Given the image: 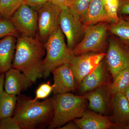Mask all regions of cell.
<instances>
[{
    "label": "cell",
    "instance_id": "52a82bcc",
    "mask_svg": "<svg viewBox=\"0 0 129 129\" xmlns=\"http://www.w3.org/2000/svg\"><path fill=\"white\" fill-rule=\"evenodd\" d=\"M59 24L67 38V47L73 50L83 39L86 26L69 8L62 10Z\"/></svg>",
    "mask_w": 129,
    "mask_h": 129
},
{
    "label": "cell",
    "instance_id": "e0dca14e",
    "mask_svg": "<svg viewBox=\"0 0 129 129\" xmlns=\"http://www.w3.org/2000/svg\"><path fill=\"white\" fill-rule=\"evenodd\" d=\"M17 37L8 35L0 40V74L12 68L14 60Z\"/></svg>",
    "mask_w": 129,
    "mask_h": 129
},
{
    "label": "cell",
    "instance_id": "4316f807",
    "mask_svg": "<svg viewBox=\"0 0 129 129\" xmlns=\"http://www.w3.org/2000/svg\"><path fill=\"white\" fill-rule=\"evenodd\" d=\"M0 129H21L18 123L13 117L0 119Z\"/></svg>",
    "mask_w": 129,
    "mask_h": 129
},
{
    "label": "cell",
    "instance_id": "f1b7e54d",
    "mask_svg": "<svg viewBox=\"0 0 129 129\" xmlns=\"http://www.w3.org/2000/svg\"><path fill=\"white\" fill-rule=\"evenodd\" d=\"M118 15L119 17L129 15V0H120L118 9Z\"/></svg>",
    "mask_w": 129,
    "mask_h": 129
},
{
    "label": "cell",
    "instance_id": "83f0119b",
    "mask_svg": "<svg viewBox=\"0 0 129 129\" xmlns=\"http://www.w3.org/2000/svg\"><path fill=\"white\" fill-rule=\"evenodd\" d=\"M51 1L52 0H24V3L37 11L45 4Z\"/></svg>",
    "mask_w": 129,
    "mask_h": 129
},
{
    "label": "cell",
    "instance_id": "3957f363",
    "mask_svg": "<svg viewBox=\"0 0 129 129\" xmlns=\"http://www.w3.org/2000/svg\"><path fill=\"white\" fill-rule=\"evenodd\" d=\"M52 99L54 113L48 129L58 128L70 121L81 117L86 111L88 100L84 95L67 92L56 94Z\"/></svg>",
    "mask_w": 129,
    "mask_h": 129
},
{
    "label": "cell",
    "instance_id": "cb8c5ba5",
    "mask_svg": "<svg viewBox=\"0 0 129 129\" xmlns=\"http://www.w3.org/2000/svg\"><path fill=\"white\" fill-rule=\"evenodd\" d=\"M120 0H104V4L108 17L112 23H116L120 19L118 9Z\"/></svg>",
    "mask_w": 129,
    "mask_h": 129
},
{
    "label": "cell",
    "instance_id": "d4e9b609",
    "mask_svg": "<svg viewBox=\"0 0 129 129\" xmlns=\"http://www.w3.org/2000/svg\"><path fill=\"white\" fill-rule=\"evenodd\" d=\"M8 35L13 36L17 38L19 36V33L8 19H0V38Z\"/></svg>",
    "mask_w": 129,
    "mask_h": 129
},
{
    "label": "cell",
    "instance_id": "2e32d148",
    "mask_svg": "<svg viewBox=\"0 0 129 129\" xmlns=\"http://www.w3.org/2000/svg\"><path fill=\"white\" fill-rule=\"evenodd\" d=\"M112 109L113 121L117 125V128L124 129L129 124V104L123 93L114 95Z\"/></svg>",
    "mask_w": 129,
    "mask_h": 129
},
{
    "label": "cell",
    "instance_id": "7402d4cb",
    "mask_svg": "<svg viewBox=\"0 0 129 129\" xmlns=\"http://www.w3.org/2000/svg\"><path fill=\"white\" fill-rule=\"evenodd\" d=\"M23 3L24 0H0V14L9 19Z\"/></svg>",
    "mask_w": 129,
    "mask_h": 129
},
{
    "label": "cell",
    "instance_id": "30bf717a",
    "mask_svg": "<svg viewBox=\"0 0 129 129\" xmlns=\"http://www.w3.org/2000/svg\"><path fill=\"white\" fill-rule=\"evenodd\" d=\"M106 55L104 52H90L74 56L69 63L77 85L92 73Z\"/></svg>",
    "mask_w": 129,
    "mask_h": 129
},
{
    "label": "cell",
    "instance_id": "836d02e7",
    "mask_svg": "<svg viewBox=\"0 0 129 129\" xmlns=\"http://www.w3.org/2000/svg\"><path fill=\"white\" fill-rule=\"evenodd\" d=\"M122 17L124 19H125V20H127V21H129V16H124V17H123V16H122Z\"/></svg>",
    "mask_w": 129,
    "mask_h": 129
},
{
    "label": "cell",
    "instance_id": "ffe728a7",
    "mask_svg": "<svg viewBox=\"0 0 129 129\" xmlns=\"http://www.w3.org/2000/svg\"><path fill=\"white\" fill-rule=\"evenodd\" d=\"M113 79L112 83L109 84V93L113 95L123 93L129 86V68L120 71Z\"/></svg>",
    "mask_w": 129,
    "mask_h": 129
},
{
    "label": "cell",
    "instance_id": "44dd1931",
    "mask_svg": "<svg viewBox=\"0 0 129 129\" xmlns=\"http://www.w3.org/2000/svg\"><path fill=\"white\" fill-rule=\"evenodd\" d=\"M17 100V96L10 94L4 91L0 101V119L12 117Z\"/></svg>",
    "mask_w": 129,
    "mask_h": 129
},
{
    "label": "cell",
    "instance_id": "d6a6232c",
    "mask_svg": "<svg viewBox=\"0 0 129 129\" xmlns=\"http://www.w3.org/2000/svg\"><path fill=\"white\" fill-rule=\"evenodd\" d=\"M123 93L125 95L127 98L129 104V86L127 89H125Z\"/></svg>",
    "mask_w": 129,
    "mask_h": 129
},
{
    "label": "cell",
    "instance_id": "277c9868",
    "mask_svg": "<svg viewBox=\"0 0 129 129\" xmlns=\"http://www.w3.org/2000/svg\"><path fill=\"white\" fill-rule=\"evenodd\" d=\"M46 55L44 60V79L50 76L54 69L69 63L75 55L73 50L67 47L63 33L60 27L49 36L44 43Z\"/></svg>",
    "mask_w": 129,
    "mask_h": 129
},
{
    "label": "cell",
    "instance_id": "8fae6325",
    "mask_svg": "<svg viewBox=\"0 0 129 129\" xmlns=\"http://www.w3.org/2000/svg\"><path fill=\"white\" fill-rule=\"evenodd\" d=\"M51 73L53 75V91L55 94L74 91L77 88L78 85L69 63L54 69Z\"/></svg>",
    "mask_w": 129,
    "mask_h": 129
},
{
    "label": "cell",
    "instance_id": "d6986e66",
    "mask_svg": "<svg viewBox=\"0 0 129 129\" xmlns=\"http://www.w3.org/2000/svg\"><path fill=\"white\" fill-rule=\"evenodd\" d=\"M118 22L108 25V31L116 36L123 44L129 47V22L122 17Z\"/></svg>",
    "mask_w": 129,
    "mask_h": 129
},
{
    "label": "cell",
    "instance_id": "ac0fdd59",
    "mask_svg": "<svg viewBox=\"0 0 129 129\" xmlns=\"http://www.w3.org/2000/svg\"><path fill=\"white\" fill-rule=\"evenodd\" d=\"M81 22L85 26L101 22L112 23L107 14L104 0H91L87 11Z\"/></svg>",
    "mask_w": 129,
    "mask_h": 129
},
{
    "label": "cell",
    "instance_id": "f546056e",
    "mask_svg": "<svg viewBox=\"0 0 129 129\" xmlns=\"http://www.w3.org/2000/svg\"><path fill=\"white\" fill-rule=\"evenodd\" d=\"M71 1L72 0H52L51 2L63 10L69 8Z\"/></svg>",
    "mask_w": 129,
    "mask_h": 129
},
{
    "label": "cell",
    "instance_id": "5bb4252c",
    "mask_svg": "<svg viewBox=\"0 0 129 129\" xmlns=\"http://www.w3.org/2000/svg\"><path fill=\"white\" fill-rule=\"evenodd\" d=\"M107 67L105 60H103L92 73L85 77L79 85V91L85 94L107 83Z\"/></svg>",
    "mask_w": 129,
    "mask_h": 129
},
{
    "label": "cell",
    "instance_id": "603a6c76",
    "mask_svg": "<svg viewBox=\"0 0 129 129\" xmlns=\"http://www.w3.org/2000/svg\"><path fill=\"white\" fill-rule=\"evenodd\" d=\"M91 0H72L69 8L81 21L85 16Z\"/></svg>",
    "mask_w": 129,
    "mask_h": 129
},
{
    "label": "cell",
    "instance_id": "9c48e42d",
    "mask_svg": "<svg viewBox=\"0 0 129 129\" xmlns=\"http://www.w3.org/2000/svg\"><path fill=\"white\" fill-rule=\"evenodd\" d=\"M38 19V12L23 3L8 20L21 36L36 37Z\"/></svg>",
    "mask_w": 129,
    "mask_h": 129
},
{
    "label": "cell",
    "instance_id": "6da1fadb",
    "mask_svg": "<svg viewBox=\"0 0 129 129\" xmlns=\"http://www.w3.org/2000/svg\"><path fill=\"white\" fill-rule=\"evenodd\" d=\"M44 44L37 37H17L12 68L21 71L34 83L44 77Z\"/></svg>",
    "mask_w": 129,
    "mask_h": 129
},
{
    "label": "cell",
    "instance_id": "ba28073f",
    "mask_svg": "<svg viewBox=\"0 0 129 129\" xmlns=\"http://www.w3.org/2000/svg\"><path fill=\"white\" fill-rule=\"evenodd\" d=\"M105 57L106 65L113 79L120 71L129 68V47L120 40L110 38Z\"/></svg>",
    "mask_w": 129,
    "mask_h": 129
},
{
    "label": "cell",
    "instance_id": "4fadbf2b",
    "mask_svg": "<svg viewBox=\"0 0 129 129\" xmlns=\"http://www.w3.org/2000/svg\"><path fill=\"white\" fill-rule=\"evenodd\" d=\"M81 129L117 128L112 117H107L93 111H86L80 118L73 120Z\"/></svg>",
    "mask_w": 129,
    "mask_h": 129
},
{
    "label": "cell",
    "instance_id": "9a60e30c",
    "mask_svg": "<svg viewBox=\"0 0 129 129\" xmlns=\"http://www.w3.org/2000/svg\"><path fill=\"white\" fill-rule=\"evenodd\" d=\"M107 83L85 93V96L89 102L88 108L91 111L101 114H106L109 106V96Z\"/></svg>",
    "mask_w": 129,
    "mask_h": 129
},
{
    "label": "cell",
    "instance_id": "484cf974",
    "mask_svg": "<svg viewBox=\"0 0 129 129\" xmlns=\"http://www.w3.org/2000/svg\"><path fill=\"white\" fill-rule=\"evenodd\" d=\"M53 86L51 85L50 81L42 84L38 87L36 91V96L34 101L41 99H45L53 91Z\"/></svg>",
    "mask_w": 129,
    "mask_h": 129
},
{
    "label": "cell",
    "instance_id": "8992f818",
    "mask_svg": "<svg viewBox=\"0 0 129 129\" xmlns=\"http://www.w3.org/2000/svg\"><path fill=\"white\" fill-rule=\"evenodd\" d=\"M61 11V8L52 2L47 3L37 11L38 31L36 37L44 44L59 27Z\"/></svg>",
    "mask_w": 129,
    "mask_h": 129
},
{
    "label": "cell",
    "instance_id": "7a4b0ae2",
    "mask_svg": "<svg viewBox=\"0 0 129 129\" xmlns=\"http://www.w3.org/2000/svg\"><path fill=\"white\" fill-rule=\"evenodd\" d=\"M53 113L52 98H47L41 102L34 101L20 94L17 96L13 117L21 129H41L49 126Z\"/></svg>",
    "mask_w": 129,
    "mask_h": 129
},
{
    "label": "cell",
    "instance_id": "1f68e13d",
    "mask_svg": "<svg viewBox=\"0 0 129 129\" xmlns=\"http://www.w3.org/2000/svg\"><path fill=\"white\" fill-rule=\"evenodd\" d=\"M5 79V74H0V101L4 91V85Z\"/></svg>",
    "mask_w": 129,
    "mask_h": 129
},
{
    "label": "cell",
    "instance_id": "e575fe53",
    "mask_svg": "<svg viewBox=\"0 0 129 129\" xmlns=\"http://www.w3.org/2000/svg\"><path fill=\"white\" fill-rule=\"evenodd\" d=\"M124 129H129V124H128L127 125H126V126H125V127Z\"/></svg>",
    "mask_w": 129,
    "mask_h": 129
},
{
    "label": "cell",
    "instance_id": "7c38bea8",
    "mask_svg": "<svg viewBox=\"0 0 129 129\" xmlns=\"http://www.w3.org/2000/svg\"><path fill=\"white\" fill-rule=\"evenodd\" d=\"M34 83L27 76L16 69L11 68L5 73V91L10 94L18 96L31 87Z\"/></svg>",
    "mask_w": 129,
    "mask_h": 129
},
{
    "label": "cell",
    "instance_id": "4dcf8cb0",
    "mask_svg": "<svg viewBox=\"0 0 129 129\" xmlns=\"http://www.w3.org/2000/svg\"><path fill=\"white\" fill-rule=\"evenodd\" d=\"M58 129H79L78 125L76 124L73 120L70 121L67 123L66 124L64 125L63 126L58 128Z\"/></svg>",
    "mask_w": 129,
    "mask_h": 129
},
{
    "label": "cell",
    "instance_id": "5b68a950",
    "mask_svg": "<svg viewBox=\"0 0 129 129\" xmlns=\"http://www.w3.org/2000/svg\"><path fill=\"white\" fill-rule=\"evenodd\" d=\"M108 23L101 22L86 26L83 39L73 49L75 55L90 52H104L107 46Z\"/></svg>",
    "mask_w": 129,
    "mask_h": 129
},
{
    "label": "cell",
    "instance_id": "d590c367",
    "mask_svg": "<svg viewBox=\"0 0 129 129\" xmlns=\"http://www.w3.org/2000/svg\"><path fill=\"white\" fill-rule=\"evenodd\" d=\"M2 17V16L0 14V19H1Z\"/></svg>",
    "mask_w": 129,
    "mask_h": 129
}]
</instances>
